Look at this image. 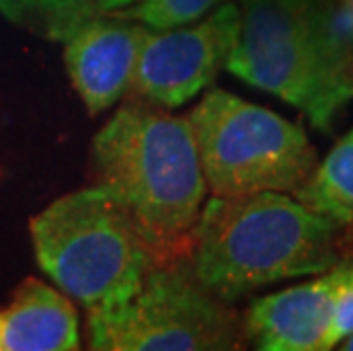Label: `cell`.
Here are the masks:
<instances>
[{
	"mask_svg": "<svg viewBox=\"0 0 353 351\" xmlns=\"http://www.w3.org/2000/svg\"><path fill=\"white\" fill-rule=\"evenodd\" d=\"M226 69L319 130L353 101V43L330 0H242Z\"/></svg>",
	"mask_w": 353,
	"mask_h": 351,
	"instance_id": "obj_3",
	"label": "cell"
},
{
	"mask_svg": "<svg viewBox=\"0 0 353 351\" xmlns=\"http://www.w3.org/2000/svg\"><path fill=\"white\" fill-rule=\"evenodd\" d=\"M226 0H137L114 14L119 19L137 21L148 30H171L194 23Z\"/></svg>",
	"mask_w": 353,
	"mask_h": 351,
	"instance_id": "obj_13",
	"label": "cell"
},
{
	"mask_svg": "<svg viewBox=\"0 0 353 351\" xmlns=\"http://www.w3.org/2000/svg\"><path fill=\"white\" fill-rule=\"evenodd\" d=\"M239 34V5L221 3L194 26L151 30L139 50L130 92L146 103L180 108L210 87Z\"/></svg>",
	"mask_w": 353,
	"mask_h": 351,
	"instance_id": "obj_7",
	"label": "cell"
},
{
	"mask_svg": "<svg viewBox=\"0 0 353 351\" xmlns=\"http://www.w3.org/2000/svg\"><path fill=\"white\" fill-rule=\"evenodd\" d=\"M41 270L87 312L110 310L139 290L151 246L103 185L57 199L30 221Z\"/></svg>",
	"mask_w": 353,
	"mask_h": 351,
	"instance_id": "obj_4",
	"label": "cell"
},
{
	"mask_svg": "<svg viewBox=\"0 0 353 351\" xmlns=\"http://www.w3.org/2000/svg\"><path fill=\"white\" fill-rule=\"evenodd\" d=\"M337 228L285 192L212 197L194 226L190 263L201 285L230 303L269 283L330 270Z\"/></svg>",
	"mask_w": 353,
	"mask_h": 351,
	"instance_id": "obj_2",
	"label": "cell"
},
{
	"mask_svg": "<svg viewBox=\"0 0 353 351\" xmlns=\"http://www.w3.org/2000/svg\"><path fill=\"white\" fill-rule=\"evenodd\" d=\"M187 119L212 197H296L317 169V151L301 126L223 89L208 92Z\"/></svg>",
	"mask_w": 353,
	"mask_h": 351,
	"instance_id": "obj_5",
	"label": "cell"
},
{
	"mask_svg": "<svg viewBox=\"0 0 353 351\" xmlns=\"http://www.w3.org/2000/svg\"><path fill=\"white\" fill-rule=\"evenodd\" d=\"M342 342H344V345H342V349H344V351H353V333H351V335H347V338H344Z\"/></svg>",
	"mask_w": 353,
	"mask_h": 351,
	"instance_id": "obj_16",
	"label": "cell"
},
{
	"mask_svg": "<svg viewBox=\"0 0 353 351\" xmlns=\"http://www.w3.org/2000/svg\"><path fill=\"white\" fill-rule=\"evenodd\" d=\"M296 199L340 226H353V130L330 148L321 164L317 162L312 178Z\"/></svg>",
	"mask_w": 353,
	"mask_h": 351,
	"instance_id": "obj_11",
	"label": "cell"
},
{
	"mask_svg": "<svg viewBox=\"0 0 353 351\" xmlns=\"http://www.w3.org/2000/svg\"><path fill=\"white\" fill-rule=\"evenodd\" d=\"M92 155L155 260L190 256L208 192L190 119L128 103L96 132Z\"/></svg>",
	"mask_w": 353,
	"mask_h": 351,
	"instance_id": "obj_1",
	"label": "cell"
},
{
	"mask_svg": "<svg viewBox=\"0 0 353 351\" xmlns=\"http://www.w3.org/2000/svg\"><path fill=\"white\" fill-rule=\"evenodd\" d=\"M344 272L347 263L337 260L319 279L255 299L244 315V333L262 351H324Z\"/></svg>",
	"mask_w": 353,
	"mask_h": 351,
	"instance_id": "obj_9",
	"label": "cell"
},
{
	"mask_svg": "<svg viewBox=\"0 0 353 351\" xmlns=\"http://www.w3.org/2000/svg\"><path fill=\"white\" fill-rule=\"evenodd\" d=\"M351 333H353V263H347V272H344L340 285L335 290L333 315H330L324 351L337 347Z\"/></svg>",
	"mask_w": 353,
	"mask_h": 351,
	"instance_id": "obj_14",
	"label": "cell"
},
{
	"mask_svg": "<svg viewBox=\"0 0 353 351\" xmlns=\"http://www.w3.org/2000/svg\"><path fill=\"white\" fill-rule=\"evenodd\" d=\"M80 347L78 312L55 288L26 279L0 312V351H71Z\"/></svg>",
	"mask_w": 353,
	"mask_h": 351,
	"instance_id": "obj_10",
	"label": "cell"
},
{
	"mask_svg": "<svg viewBox=\"0 0 353 351\" xmlns=\"http://www.w3.org/2000/svg\"><path fill=\"white\" fill-rule=\"evenodd\" d=\"M96 351H223L242 347V324L228 301L201 285L190 256L148 267L125 303L89 312Z\"/></svg>",
	"mask_w": 353,
	"mask_h": 351,
	"instance_id": "obj_6",
	"label": "cell"
},
{
	"mask_svg": "<svg viewBox=\"0 0 353 351\" xmlns=\"http://www.w3.org/2000/svg\"><path fill=\"white\" fill-rule=\"evenodd\" d=\"M132 3H137V0H92V7H94L96 17H101V14L105 17V14L117 12V10H121V7H128Z\"/></svg>",
	"mask_w": 353,
	"mask_h": 351,
	"instance_id": "obj_15",
	"label": "cell"
},
{
	"mask_svg": "<svg viewBox=\"0 0 353 351\" xmlns=\"http://www.w3.org/2000/svg\"><path fill=\"white\" fill-rule=\"evenodd\" d=\"M0 12L48 39H66L94 14L92 0H0Z\"/></svg>",
	"mask_w": 353,
	"mask_h": 351,
	"instance_id": "obj_12",
	"label": "cell"
},
{
	"mask_svg": "<svg viewBox=\"0 0 353 351\" xmlns=\"http://www.w3.org/2000/svg\"><path fill=\"white\" fill-rule=\"evenodd\" d=\"M137 21L101 14L66 37L64 62L78 96L92 117L112 108L130 89L139 50L148 37Z\"/></svg>",
	"mask_w": 353,
	"mask_h": 351,
	"instance_id": "obj_8",
	"label": "cell"
}]
</instances>
